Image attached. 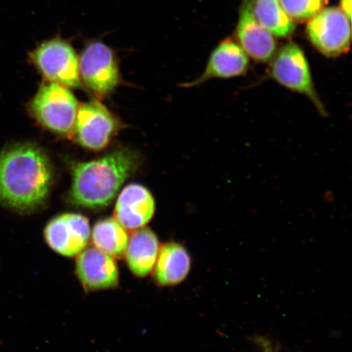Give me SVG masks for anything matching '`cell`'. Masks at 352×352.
I'll list each match as a JSON object with an SVG mask.
<instances>
[{
	"label": "cell",
	"instance_id": "9c48e42d",
	"mask_svg": "<svg viewBox=\"0 0 352 352\" xmlns=\"http://www.w3.org/2000/svg\"><path fill=\"white\" fill-rule=\"evenodd\" d=\"M43 236L47 245L56 254L68 258L76 257L89 243V220L78 213L57 215L47 223Z\"/></svg>",
	"mask_w": 352,
	"mask_h": 352
},
{
	"label": "cell",
	"instance_id": "2e32d148",
	"mask_svg": "<svg viewBox=\"0 0 352 352\" xmlns=\"http://www.w3.org/2000/svg\"><path fill=\"white\" fill-rule=\"evenodd\" d=\"M94 248L114 258L124 255L129 241V233L114 218H107L96 222L91 232Z\"/></svg>",
	"mask_w": 352,
	"mask_h": 352
},
{
	"label": "cell",
	"instance_id": "ba28073f",
	"mask_svg": "<svg viewBox=\"0 0 352 352\" xmlns=\"http://www.w3.org/2000/svg\"><path fill=\"white\" fill-rule=\"evenodd\" d=\"M118 126V122L109 110L99 101L91 100L78 107L74 138L82 147L100 151L109 144Z\"/></svg>",
	"mask_w": 352,
	"mask_h": 352
},
{
	"label": "cell",
	"instance_id": "52a82bcc",
	"mask_svg": "<svg viewBox=\"0 0 352 352\" xmlns=\"http://www.w3.org/2000/svg\"><path fill=\"white\" fill-rule=\"evenodd\" d=\"M79 76L91 91L104 96L120 81L116 52L100 41L88 43L78 56Z\"/></svg>",
	"mask_w": 352,
	"mask_h": 352
},
{
	"label": "cell",
	"instance_id": "8992f818",
	"mask_svg": "<svg viewBox=\"0 0 352 352\" xmlns=\"http://www.w3.org/2000/svg\"><path fill=\"white\" fill-rule=\"evenodd\" d=\"M307 36L320 54L330 58L350 50L351 21L340 8H324L307 21Z\"/></svg>",
	"mask_w": 352,
	"mask_h": 352
},
{
	"label": "cell",
	"instance_id": "e0dca14e",
	"mask_svg": "<svg viewBox=\"0 0 352 352\" xmlns=\"http://www.w3.org/2000/svg\"><path fill=\"white\" fill-rule=\"evenodd\" d=\"M253 11L259 23L274 36L288 38L296 29V22L286 15L279 0H254Z\"/></svg>",
	"mask_w": 352,
	"mask_h": 352
},
{
	"label": "cell",
	"instance_id": "d6986e66",
	"mask_svg": "<svg viewBox=\"0 0 352 352\" xmlns=\"http://www.w3.org/2000/svg\"><path fill=\"white\" fill-rule=\"evenodd\" d=\"M340 10L350 21L351 19V0H340Z\"/></svg>",
	"mask_w": 352,
	"mask_h": 352
},
{
	"label": "cell",
	"instance_id": "277c9868",
	"mask_svg": "<svg viewBox=\"0 0 352 352\" xmlns=\"http://www.w3.org/2000/svg\"><path fill=\"white\" fill-rule=\"evenodd\" d=\"M78 107L76 96L68 87L50 82L43 83L29 105L39 124L60 135L73 131Z\"/></svg>",
	"mask_w": 352,
	"mask_h": 352
},
{
	"label": "cell",
	"instance_id": "4fadbf2b",
	"mask_svg": "<svg viewBox=\"0 0 352 352\" xmlns=\"http://www.w3.org/2000/svg\"><path fill=\"white\" fill-rule=\"evenodd\" d=\"M155 209V201L146 188L130 184L118 196L114 219L126 230L135 231L151 221Z\"/></svg>",
	"mask_w": 352,
	"mask_h": 352
},
{
	"label": "cell",
	"instance_id": "9a60e30c",
	"mask_svg": "<svg viewBox=\"0 0 352 352\" xmlns=\"http://www.w3.org/2000/svg\"><path fill=\"white\" fill-rule=\"evenodd\" d=\"M160 240L151 228L143 227L132 233L125 250V261L131 274L147 276L155 266L160 250Z\"/></svg>",
	"mask_w": 352,
	"mask_h": 352
},
{
	"label": "cell",
	"instance_id": "5b68a950",
	"mask_svg": "<svg viewBox=\"0 0 352 352\" xmlns=\"http://www.w3.org/2000/svg\"><path fill=\"white\" fill-rule=\"evenodd\" d=\"M30 60L47 82L66 87H80L78 56L72 43L56 36L39 43Z\"/></svg>",
	"mask_w": 352,
	"mask_h": 352
},
{
	"label": "cell",
	"instance_id": "3957f363",
	"mask_svg": "<svg viewBox=\"0 0 352 352\" xmlns=\"http://www.w3.org/2000/svg\"><path fill=\"white\" fill-rule=\"evenodd\" d=\"M271 61L267 78L286 89L305 96L321 116L327 117V110L316 90L305 52L297 43L285 44L276 51Z\"/></svg>",
	"mask_w": 352,
	"mask_h": 352
},
{
	"label": "cell",
	"instance_id": "30bf717a",
	"mask_svg": "<svg viewBox=\"0 0 352 352\" xmlns=\"http://www.w3.org/2000/svg\"><path fill=\"white\" fill-rule=\"evenodd\" d=\"M254 0H241L235 41L246 54L258 63H270L277 51L276 39L254 14Z\"/></svg>",
	"mask_w": 352,
	"mask_h": 352
},
{
	"label": "cell",
	"instance_id": "5bb4252c",
	"mask_svg": "<svg viewBox=\"0 0 352 352\" xmlns=\"http://www.w3.org/2000/svg\"><path fill=\"white\" fill-rule=\"evenodd\" d=\"M192 259L188 250L177 242H167L160 246L153 279L161 287H170L182 283L191 270Z\"/></svg>",
	"mask_w": 352,
	"mask_h": 352
},
{
	"label": "cell",
	"instance_id": "7a4b0ae2",
	"mask_svg": "<svg viewBox=\"0 0 352 352\" xmlns=\"http://www.w3.org/2000/svg\"><path fill=\"white\" fill-rule=\"evenodd\" d=\"M139 164L138 153L126 148L117 149L98 160L78 162L73 166L70 202L90 210L107 208Z\"/></svg>",
	"mask_w": 352,
	"mask_h": 352
},
{
	"label": "cell",
	"instance_id": "6da1fadb",
	"mask_svg": "<svg viewBox=\"0 0 352 352\" xmlns=\"http://www.w3.org/2000/svg\"><path fill=\"white\" fill-rule=\"evenodd\" d=\"M54 180L50 157L32 144L13 145L0 153V202L21 213L45 204Z\"/></svg>",
	"mask_w": 352,
	"mask_h": 352
},
{
	"label": "cell",
	"instance_id": "7c38bea8",
	"mask_svg": "<svg viewBox=\"0 0 352 352\" xmlns=\"http://www.w3.org/2000/svg\"><path fill=\"white\" fill-rule=\"evenodd\" d=\"M250 57L235 39L228 38L211 52L205 69L195 80L184 87H197L212 79H228L243 76L248 72Z\"/></svg>",
	"mask_w": 352,
	"mask_h": 352
},
{
	"label": "cell",
	"instance_id": "8fae6325",
	"mask_svg": "<svg viewBox=\"0 0 352 352\" xmlns=\"http://www.w3.org/2000/svg\"><path fill=\"white\" fill-rule=\"evenodd\" d=\"M76 257V274L86 292L111 289L120 284V268L110 255L92 246Z\"/></svg>",
	"mask_w": 352,
	"mask_h": 352
},
{
	"label": "cell",
	"instance_id": "ac0fdd59",
	"mask_svg": "<svg viewBox=\"0 0 352 352\" xmlns=\"http://www.w3.org/2000/svg\"><path fill=\"white\" fill-rule=\"evenodd\" d=\"M281 7L294 22H307L322 10L328 0H279Z\"/></svg>",
	"mask_w": 352,
	"mask_h": 352
}]
</instances>
